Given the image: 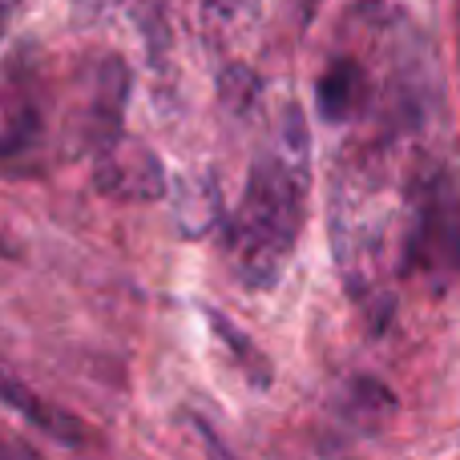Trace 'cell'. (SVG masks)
Masks as SVG:
<instances>
[{
	"label": "cell",
	"instance_id": "obj_1",
	"mask_svg": "<svg viewBox=\"0 0 460 460\" xmlns=\"http://www.w3.org/2000/svg\"><path fill=\"white\" fill-rule=\"evenodd\" d=\"M315 102L327 126L359 129L367 146H412L437 121V65L412 16L359 4L335 32Z\"/></svg>",
	"mask_w": 460,
	"mask_h": 460
},
{
	"label": "cell",
	"instance_id": "obj_2",
	"mask_svg": "<svg viewBox=\"0 0 460 460\" xmlns=\"http://www.w3.org/2000/svg\"><path fill=\"white\" fill-rule=\"evenodd\" d=\"M307 126L299 105H287L246 170L238 207L223 226V251L234 283L246 291H270L291 267L307 218Z\"/></svg>",
	"mask_w": 460,
	"mask_h": 460
},
{
	"label": "cell",
	"instance_id": "obj_3",
	"mask_svg": "<svg viewBox=\"0 0 460 460\" xmlns=\"http://www.w3.org/2000/svg\"><path fill=\"white\" fill-rule=\"evenodd\" d=\"M97 186L113 199H158L166 190V170L154 150L126 142V134L97 150Z\"/></svg>",
	"mask_w": 460,
	"mask_h": 460
},
{
	"label": "cell",
	"instance_id": "obj_4",
	"mask_svg": "<svg viewBox=\"0 0 460 460\" xmlns=\"http://www.w3.org/2000/svg\"><path fill=\"white\" fill-rule=\"evenodd\" d=\"M0 400H4L8 408H16V412L24 416V420H32L40 432H49V437H57L61 445H81V424L73 420V416L57 412L53 404H40L37 396H32L29 388H21V384H13L8 376H0Z\"/></svg>",
	"mask_w": 460,
	"mask_h": 460
},
{
	"label": "cell",
	"instance_id": "obj_5",
	"mask_svg": "<svg viewBox=\"0 0 460 460\" xmlns=\"http://www.w3.org/2000/svg\"><path fill=\"white\" fill-rule=\"evenodd\" d=\"M202 4H207V13L215 21H226V24H238L259 13V0H202Z\"/></svg>",
	"mask_w": 460,
	"mask_h": 460
},
{
	"label": "cell",
	"instance_id": "obj_6",
	"mask_svg": "<svg viewBox=\"0 0 460 460\" xmlns=\"http://www.w3.org/2000/svg\"><path fill=\"white\" fill-rule=\"evenodd\" d=\"M13 8H16V0H0V32H4V24H8V16H13Z\"/></svg>",
	"mask_w": 460,
	"mask_h": 460
}]
</instances>
